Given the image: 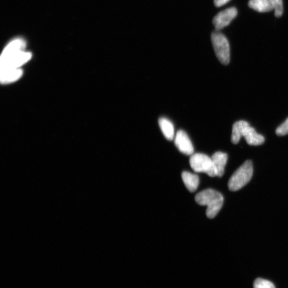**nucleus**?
<instances>
[{
    "mask_svg": "<svg viewBox=\"0 0 288 288\" xmlns=\"http://www.w3.org/2000/svg\"><path fill=\"white\" fill-rule=\"evenodd\" d=\"M23 40L16 39L10 42L3 51L1 57V71L20 69L21 65L31 58L30 53L24 50Z\"/></svg>",
    "mask_w": 288,
    "mask_h": 288,
    "instance_id": "nucleus-1",
    "label": "nucleus"
},
{
    "mask_svg": "<svg viewBox=\"0 0 288 288\" xmlns=\"http://www.w3.org/2000/svg\"><path fill=\"white\" fill-rule=\"evenodd\" d=\"M195 200L198 204L207 206L206 215L210 219L217 216L224 203L222 194L212 189H206L201 191L196 195Z\"/></svg>",
    "mask_w": 288,
    "mask_h": 288,
    "instance_id": "nucleus-2",
    "label": "nucleus"
},
{
    "mask_svg": "<svg viewBox=\"0 0 288 288\" xmlns=\"http://www.w3.org/2000/svg\"><path fill=\"white\" fill-rule=\"evenodd\" d=\"M252 162L248 160L240 166L233 174L228 183L229 190L237 191L246 186L252 179L253 175Z\"/></svg>",
    "mask_w": 288,
    "mask_h": 288,
    "instance_id": "nucleus-3",
    "label": "nucleus"
},
{
    "mask_svg": "<svg viewBox=\"0 0 288 288\" xmlns=\"http://www.w3.org/2000/svg\"><path fill=\"white\" fill-rule=\"evenodd\" d=\"M211 41L219 61L228 65L230 61V48L225 36L217 31L214 32L211 34Z\"/></svg>",
    "mask_w": 288,
    "mask_h": 288,
    "instance_id": "nucleus-4",
    "label": "nucleus"
},
{
    "mask_svg": "<svg viewBox=\"0 0 288 288\" xmlns=\"http://www.w3.org/2000/svg\"><path fill=\"white\" fill-rule=\"evenodd\" d=\"M190 164L192 169L196 173H204L211 177L217 176L211 158L202 153L192 155Z\"/></svg>",
    "mask_w": 288,
    "mask_h": 288,
    "instance_id": "nucleus-5",
    "label": "nucleus"
},
{
    "mask_svg": "<svg viewBox=\"0 0 288 288\" xmlns=\"http://www.w3.org/2000/svg\"><path fill=\"white\" fill-rule=\"evenodd\" d=\"M237 13V9L234 7L219 12L212 20L216 31H218L230 24Z\"/></svg>",
    "mask_w": 288,
    "mask_h": 288,
    "instance_id": "nucleus-6",
    "label": "nucleus"
},
{
    "mask_svg": "<svg viewBox=\"0 0 288 288\" xmlns=\"http://www.w3.org/2000/svg\"><path fill=\"white\" fill-rule=\"evenodd\" d=\"M175 144L177 149L183 154L192 156L194 153V148L191 140L186 132L180 130L176 133Z\"/></svg>",
    "mask_w": 288,
    "mask_h": 288,
    "instance_id": "nucleus-7",
    "label": "nucleus"
},
{
    "mask_svg": "<svg viewBox=\"0 0 288 288\" xmlns=\"http://www.w3.org/2000/svg\"><path fill=\"white\" fill-rule=\"evenodd\" d=\"M242 137L245 138L247 143L250 145H260L265 141L264 137L258 134L255 129L250 126L248 122L242 130Z\"/></svg>",
    "mask_w": 288,
    "mask_h": 288,
    "instance_id": "nucleus-8",
    "label": "nucleus"
},
{
    "mask_svg": "<svg viewBox=\"0 0 288 288\" xmlns=\"http://www.w3.org/2000/svg\"><path fill=\"white\" fill-rule=\"evenodd\" d=\"M227 159V154L223 152H217L212 155L211 159L217 177H221L224 175Z\"/></svg>",
    "mask_w": 288,
    "mask_h": 288,
    "instance_id": "nucleus-9",
    "label": "nucleus"
},
{
    "mask_svg": "<svg viewBox=\"0 0 288 288\" xmlns=\"http://www.w3.org/2000/svg\"><path fill=\"white\" fill-rule=\"evenodd\" d=\"M23 75V71L20 69H10L1 71V83L6 84L18 80Z\"/></svg>",
    "mask_w": 288,
    "mask_h": 288,
    "instance_id": "nucleus-10",
    "label": "nucleus"
},
{
    "mask_svg": "<svg viewBox=\"0 0 288 288\" xmlns=\"http://www.w3.org/2000/svg\"><path fill=\"white\" fill-rule=\"evenodd\" d=\"M248 5L250 8L260 12H267L275 9L270 0H250Z\"/></svg>",
    "mask_w": 288,
    "mask_h": 288,
    "instance_id": "nucleus-11",
    "label": "nucleus"
},
{
    "mask_svg": "<svg viewBox=\"0 0 288 288\" xmlns=\"http://www.w3.org/2000/svg\"><path fill=\"white\" fill-rule=\"evenodd\" d=\"M182 177L185 186L189 191L194 192L197 190L199 185V178L197 175L184 172Z\"/></svg>",
    "mask_w": 288,
    "mask_h": 288,
    "instance_id": "nucleus-12",
    "label": "nucleus"
},
{
    "mask_svg": "<svg viewBox=\"0 0 288 288\" xmlns=\"http://www.w3.org/2000/svg\"><path fill=\"white\" fill-rule=\"evenodd\" d=\"M160 129L165 137L169 140H172L175 137V129L173 123L165 117H161L159 120Z\"/></svg>",
    "mask_w": 288,
    "mask_h": 288,
    "instance_id": "nucleus-13",
    "label": "nucleus"
},
{
    "mask_svg": "<svg viewBox=\"0 0 288 288\" xmlns=\"http://www.w3.org/2000/svg\"><path fill=\"white\" fill-rule=\"evenodd\" d=\"M248 122L239 121L234 123L232 128L231 141L234 144H238L242 137V131Z\"/></svg>",
    "mask_w": 288,
    "mask_h": 288,
    "instance_id": "nucleus-14",
    "label": "nucleus"
},
{
    "mask_svg": "<svg viewBox=\"0 0 288 288\" xmlns=\"http://www.w3.org/2000/svg\"><path fill=\"white\" fill-rule=\"evenodd\" d=\"M275 10V16L280 17L284 12L283 0H270Z\"/></svg>",
    "mask_w": 288,
    "mask_h": 288,
    "instance_id": "nucleus-15",
    "label": "nucleus"
},
{
    "mask_svg": "<svg viewBox=\"0 0 288 288\" xmlns=\"http://www.w3.org/2000/svg\"><path fill=\"white\" fill-rule=\"evenodd\" d=\"M254 288H276L274 285L267 280L257 279L254 284Z\"/></svg>",
    "mask_w": 288,
    "mask_h": 288,
    "instance_id": "nucleus-16",
    "label": "nucleus"
},
{
    "mask_svg": "<svg viewBox=\"0 0 288 288\" xmlns=\"http://www.w3.org/2000/svg\"><path fill=\"white\" fill-rule=\"evenodd\" d=\"M276 134L279 136H284L288 134V118L277 129Z\"/></svg>",
    "mask_w": 288,
    "mask_h": 288,
    "instance_id": "nucleus-17",
    "label": "nucleus"
},
{
    "mask_svg": "<svg viewBox=\"0 0 288 288\" xmlns=\"http://www.w3.org/2000/svg\"><path fill=\"white\" fill-rule=\"evenodd\" d=\"M230 0H214V3L217 7H220L222 6L228 2L230 1Z\"/></svg>",
    "mask_w": 288,
    "mask_h": 288,
    "instance_id": "nucleus-18",
    "label": "nucleus"
}]
</instances>
